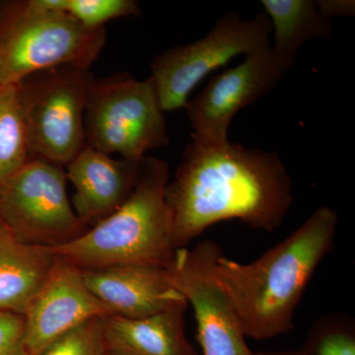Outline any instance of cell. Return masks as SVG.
Instances as JSON below:
<instances>
[{
    "mask_svg": "<svg viewBox=\"0 0 355 355\" xmlns=\"http://www.w3.org/2000/svg\"><path fill=\"white\" fill-rule=\"evenodd\" d=\"M165 198L177 249L229 219L272 232L293 202L291 176L279 154L229 141L218 146L191 141Z\"/></svg>",
    "mask_w": 355,
    "mask_h": 355,
    "instance_id": "cell-1",
    "label": "cell"
},
{
    "mask_svg": "<svg viewBox=\"0 0 355 355\" xmlns=\"http://www.w3.org/2000/svg\"><path fill=\"white\" fill-rule=\"evenodd\" d=\"M338 212L315 210L300 227L252 263L217 257L214 273L239 317L245 336L263 340L293 328L310 279L335 245Z\"/></svg>",
    "mask_w": 355,
    "mask_h": 355,
    "instance_id": "cell-2",
    "label": "cell"
},
{
    "mask_svg": "<svg viewBox=\"0 0 355 355\" xmlns=\"http://www.w3.org/2000/svg\"><path fill=\"white\" fill-rule=\"evenodd\" d=\"M169 166L146 156L127 202L108 218L53 253L81 270L144 263L167 266L177 248L171 210L166 202Z\"/></svg>",
    "mask_w": 355,
    "mask_h": 355,
    "instance_id": "cell-3",
    "label": "cell"
},
{
    "mask_svg": "<svg viewBox=\"0 0 355 355\" xmlns=\"http://www.w3.org/2000/svg\"><path fill=\"white\" fill-rule=\"evenodd\" d=\"M106 28L85 27L62 0L0 2V85L58 65L88 69L106 44Z\"/></svg>",
    "mask_w": 355,
    "mask_h": 355,
    "instance_id": "cell-4",
    "label": "cell"
},
{
    "mask_svg": "<svg viewBox=\"0 0 355 355\" xmlns=\"http://www.w3.org/2000/svg\"><path fill=\"white\" fill-rule=\"evenodd\" d=\"M86 146L103 153L140 161L169 144L164 112L150 78L128 73L95 79L89 85L84 113Z\"/></svg>",
    "mask_w": 355,
    "mask_h": 355,
    "instance_id": "cell-5",
    "label": "cell"
},
{
    "mask_svg": "<svg viewBox=\"0 0 355 355\" xmlns=\"http://www.w3.org/2000/svg\"><path fill=\"white\" fill-rule=\"evenodd\" d=\"M92 79L88 69L65 64L17 83L30 157L65 167L85 147L84 113Z\"/></svg>",
    "mask_w": 355,
    "mask_h": 355,
    "instance_id": "cell-6",
    "label": "cell"
},
{
    "mask_svg": "<svg viewBox=\"0 0 355 355\" xmlns=\"http://www.w3.org/2000/svg\"><path fill=\"white\" fill-rule=\"evenodd\" d=\"M272 23L265 12L244 20L223 14L203 38L163 51L151 62V76L163 112L184 109L190 94L210 72L238 55L270 46Z\"/></svg>",
    "mask_w": 355,
    "mask_h": 355,
    "instance_id": "cell-7",
    "label": "cell"
},
{
    "mask_svg": "<svg viewBox=\"0 0 355 355\" xmlns=\"http://www.w3.org/2000/svg\"><path fill=\"white\" fill-rule=\"evenodd\" d=\"M0 217L20 241L51 249L89 230L70 202L64 166L42 159H30L0 188Z\"/></svg>",
    "mask_w": 355,
    "mask_h": 355,
    "instance_id": "cell-8",
    "label": "cell"
},
{
    "mask_svg": "<svg viewBox=\"0 0 355 355\" xmlns=\"http://www.w3.org/2000/svg\"><path fill=\"white\" fill-rule=\"evenodd\" d=\"M222 252L217 243L205 240L193 249H178L166 268L172 286L195 310L203 355H251L239 317L214 273Z\"/></svg>",
    "mask_w": 355,
    "mask_h": 355,
    "instance_id": "cell-9",
    "label": "cell"
},
{
    "mask_svg": "<svg viewBox=\"0 0 355 355\" xmlns=\"http://www.w3.org/2000/svg\"><path fill=\"white\" fill-rule=\"evenodd\" d=\"M286 72L270 44L245 55L237 67L212 76L184 108L193 128V142L203 146L227 144L229 125L238 112L268 94Z\"/></svg>",
    "mask_w": 355,
    "mask_h": 355,
    "instance_id": "cell-10",
    "label": "cell"
},
{
    "mask_svg": "<svg viewBox=\"0 0 355 355\" xmlns=\"http://www.w3.org/2000/svg\"><path fill=\"white\" fill-rule=\"evenodd\" d=\"M114 314L86 286L80 268L58 257L48 279L23 315L26 349L29 355L41 354L77 327Z\"/></svg>",
    "mask_w": 355,
    "mask_h": 355,
    "instance_id": "cell-11",
    "label": "cell"
},
{
    "mask_svg": "<svg viewBox=\"0 0 355 355\" xmlns=\"http://www.w3.org/2000/svg\"><path fill=\"white\" fill-rule=\"evenodd\" d=\"M81 272L90 291L119 316L140 319L188 303L166 266L125 263Z\"/></svg>",
    "mask_w": 355,
    "mask_h": 355,
    "instance_id": "cell-12",
    "label": "cell"
},
{
    "mask_svg": "<svg viewBox=\"0 0 355 355\" xmlns=\"http://www.w3.org/2000/svg\"><path fill=\"white\" fill-rule=\"evenodd\" d=\"M141 160L114 159L85 146L65 166L67 180L76 188L73 209L86 227L108 218L120 209L139 179Z\"/></svg>",
    "mask_w": 355,
    "mask_h": 355,
    "instance_id": "cell-13",
    "label": "cell"
},
{
    "mask_svg": "<svg viewBox=\"0 0 355 355\" xmlns=\"http://www.w3.org/2000/svg\"><path fill=\"white\" fill-rule=\"evenodd\" d=\"M188 303L153 316L130 319L110 315L102 319L108 355H198L184 334Z\"/></svg>",
    "mask_w": 355,
    "mask_h": 355,
    "instance_id": "cell-14",
    "label": "cell"
},
{
    "mask_svg": "<svg viewBox=\"0 0 355 355\" xmlns=\"http://www.w3.org/2000/svg\"><path fill=\"white\" fill-rule=\"evenodd\" d=\"M57 258L51 248L27 244L0 228V311L24 315Z\"/></svg>",
    "mask_w": 355,
    "mask_h": 355,
    "instance_id": "cell-15",
    "label": "cell"
},
{
    "mask_svg": "<svg viewBox=\"0 0 355 355\" xmlns=\"http://www.w3.org/2000/svg\"><path fill=\"white\" fill-rule=\"evenodd\" d=\"M261 2L275 32V42L270 48L286 72L293 69L301 46L311 40L329 39L331 36L333 25L320 12L315 0Z\"/></svg>",
    "mask_w": 355,
    "mask_h": 355,
    "instance_id": "cell-16",
    "label": "cell"
},
{
    "mask_svg": "<svg viewBox=\"0 0 355 355\" xmlns=\"http://www.w3.org/2000/svg\"><path fill=\"white\" fill-rule=\"evenodd\" d=\"M30 159L19 86L0 85V188Z\"/></svg>",
    "mask_w": 355,
    "mask_h": 355,
    "instance_id": "cell-17",
    "label": "cell"
},
{
    "mask_svg": "<svg viewBox=\"0 0 355 355\" xmlns=\"http://www.w3.org/2000/svg\"><path fill=\"white\" fill-rule=\"evenodd\" d=\"M302 352L305 355H355L354 322L340 315L319 320L311 328Z\"/></svg>",
    "mask_w": 355,
    "mask_h": 355,
    "instance_id": "cell-18",
    "label": "cell"
},
{
    "mask_svg": "<svg viewBox=\"0 0 355 355\" xmlns=\"http://www.w3.org/2000/svg\"><path fill=\"white\" fill-rule=\"evenodd\" d=\"M64 11L85 27H105L108 21L141 15L135 0H65Z\"/></svg>",
    "mask_w": 355,
    "mask_h": 355,
    "instance_id": "cell-19",
    "label": "cell"
},
{
    "mask_svg": "<svg viewBox=\"0 0 355 355\" xmlns=\"http://www.w3.org/2000/svg\"><path fill=\"white\" fill-rule=\"evenodd\" d=\"M37 355H108L103 340L102 319L77 327Z\"/></svg>",
    "mask_w": 355,
    "mask_h": 355,
    "instance_id": "cell-20",
    "label": "cell"
},
{
    "mask_svg": "<svg viewBox=\"0 0 355 355\" xmlns=\"http://www.w3.org/2000/svg\"><path fill=\"white\" fill-rule=\"evenodd\" d=\"M24 338V316L0 311V355H29Z\"/></svg>",
    "mask_w": 355,
    "mask_h": 355,
    "instance_id": "cell-21",
    "label": "cell"
},
{
    "mask_svg": "<svg viewBox=\"0 0 355 355\" xmlns=\"http://www.w3.org/2000/svg\"><path fill=\"white\" fill-rule=\"evenodd\" d=\"M318 9L324 17H354V0H317Z\"/></svg>",
    "mask_w": 355,
    "mask_h": 355,
    "instance_id": "cell-22",
    "label": "cell"
},
{
    "mask_svg": "<svg viewBox=\"0 0 355 355\" xmlns=\"http://www.w3.org/2000/svg\"><path fill=\"white\" fill-rule=\"evenodd\" d=\"M251 355H305L301 352H253Z\"/></svg>",
    "mask_w": 355,
    "mask_h": 355,
    "instance_id": "cell-23",
    "label": "cell"
},
{
    "mask_svg": "<svg viewBox=\"0 0 355 355\" xmlns=\"http://www.w3.org/2000/svg\"><path fill=\"white\" fill-rule=\"evenodd\" d=\"M3 227H6V226H4L3 222H2V220H1V217H0V228H3Z\"/></svg>",
    "mask_w": 355,
    "mask_h": 355,
    "instance_id": "cell-24",
    "label": "cell"
}]
</instances>
